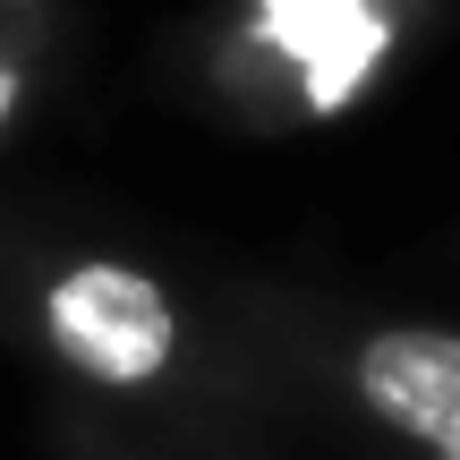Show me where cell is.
<instances>
[{"label": "cell", "mask_w": 460, "mask_h": 460, "mask_svg": "<svg viewBox=\"0 0 460 460\" xmlns=\"http://www.w3.org/2000/svg\"><path fill=\"white\" fill-rule=\"evenodd\" d=\"M43 332L94 384H154L180 341L163 281H146L137 264H68L43 290Z\"/></svg>", "instance_id": "1"}, {"label": "cell", "mask_w": 460, "mask_h": 460, "mask_svg": "<svg viewBox=\"0 0 460 460\" xmlns=\"http://www.w3.org/2000/svg\"><path fill=\"white\" fill-rule=\"evenodd\" d=\"M358 401L401 427L410 444L460 460V332H435V324H393L358 349Z\"/></svg>", "instance_id": "2"}, {"label": "cell", "mask_w": 460, "mask_h": 460, "mask_svg": "<svg viewBox=\"0 0 460 460\" xmlns=\"http://www.w3.org/2000/svg\"><path fill=\"white\" fill-rule=\"evenodd\" d=\"M17 102H26V68H17L9 51H0V128L17 119Z\"/></svg>", "instance_id": "3"}]
</instances>
